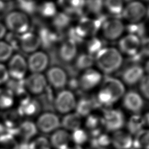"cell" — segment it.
I'll list each match as a JSON object with an SVG mask.
<instances>
[{"label": "cell", "mask_w": 149, "mask_h": 149, "mask_svg": "<svg viewBox=\"0 0 149 149\" xmlns=\"http://www.w3.org/2000/svg\"><path fill=\"white\" fill-rule=\"evenodd\" d=\"M125 94V88L123 83L116 78L108 76L104 79L96 99L100 107L107 109L118 101Z\"/></svg>", "instance_id": "obj_1"}, {"label": "cell", "mask_w": 149, "mask_h": 149, "mask_svg": "<svg viewBox=\"0 0 149 149\" xmlns=\"http://www.w3.org/2000/svg\"><path fill=\"white\" fill-rule=\"evenodd\" d=\"M95 62L101 71L110 74L120 68L123 57L119 51L115 48L104 47L95 55Z\"/></svg>", "instance_id": "obj_2"}, {"label": "cell", "mask_w": 149, "mask_h": 149, "mask_svg": "<svg viewBox=\"0 0 149 149\" xmlns=\"http://www.w3.org/2000/svg\"><path fill=\"white\" fill-rule=\"evenodd\" d=\"M30 20L27 15L22 11L14 10L9 12L5 17V26L10 32L23 34L28 31Z\"/></svg>", "instance_id": "obj_3"}, {"label": "cell", "mask_w": 149, "mask_h": 149, "mask_svg": "<svg viewBox=\"0 0 149 149\" xmlns=\"http://www.w3.org/2000/svg\"><path fill=\"white\" fill-rule=\"evenodd\" d=\"M101 117L104 128L108 132L119 130L125 125V115L119 109H104Z\"/></svg>", "instance_id": "obj_4"}, {"label": "cell", "mask_w": 149, "mask_h": 149, "mask_svg": "<svg viewBox=\"0 0 149 149\" xmlns=\"http://www.w3.org/2000/svg\"><path fill=\"white\" fill-rule=\"evenodd\" d=\"M105 20L103 17L98 19L83 17L79 20L74 29L77 36L83 40L86 37L94 36L101 28L102 23Z\"/></svg>", "instance_id": "obj_5"}, {"label": "cell", "mask_w": 149, "mask_h": 149, "mask_svg": "<svg viewBox=\"0 0 149 149\" xmlns=\"http://www.w3.org/2000/svg\"><path fill=\"white\" fill-rule=\"evenodd\" d=\"M147 13L144 3L139 1H132L124 6L122 16L132 24L139 23Z\"/></svg>", "instance_id": "obj_6"}, {"label": "cell", "mask_w": 149, "mask_h": 149, "mask_svg": "<svg viewBox=\"0 0 149 149\" xmlns=\"http://www.w3.org/2000/svg\"><path fill=\"white\" fill-rule=\"evenodd\" d=\"M76 102L74 95L71 91L62 90L55 98V110L61 113H68L75 108Z\"/></svg>", "instance_id": "obj_7"}, {"label": "cell", "mask_w": 149, "mask_h": 149, "mask_svg": "<svg viewBox=\"0 0 149 149\" xmlns=\"http://www.w3.org/2000/svg\"><path fill=\"white\" fill-rule=\"evenodd\" d=\"M9 76L16 80H23L28 69L27 61L20 54H15L10 59L7 68Z\"/></svg>", "instance_id": "obj_8"}, {"label": "cell", "mask_w": 149, "mask_h": 149, "mask_svg": "<svg viewBox=\"0 0 149 149\" xmlns=\"http://www.w3.org/2000/svg\"><path fill=\"white\" fill-rule=\"evenodd\" d=\"M101 27L104 37L111 41L119 38L125 30L123 22L116 17L105 19L102 23Z\"/></svg>", "instance_id": "obj_9"}, {"label": "cell", "mask_w": 149, "mask_h": 149, "mask_svg": "<svg viewBox=\"0 0 149 149\" xmlns=\"http://www.w3.org/2000/svg\"><path fill=\"white\" fill-rule=\"evenodd\" d=\"M36 125L37 130L44 133H53L61 126V120L54 112H44L38 118Z\"/></svg>", "instance_id": "obj_10"}, {"label": "cell", "mask_w": 149, "mask_h": 149, "mask_svg": "<svg viewBox=\"0 0 149 149\" xmlns=\"http://www.w3.org/2000/svg\"><path fill=\"white\" fill-rule=\"evenodd\" d=\"M141 44L140 38L136 35L128 34L123 37L119 42L120 51L130 56H134L138 54Z\"/></svg>", "instance_id": "obj_11"}, {"label": "cell", "mask_w": 149, "mask_h": 149, "mask_svg": "<svg viewBox=\"0 0 149 149\" xmlns=\"http://www.w3.org/2000/svg\"><path fill=\"white\" fill-rule=\"evenodd\" d=\"M102 80L101 74L97 70L89 68L84 71L78 80L79 87L88 91L95 87Z\"/></svg>", "instance_id": "obj_12"}, {"label": "cell", "mask_w": 149, "mask_h": 149, "mask_svg": "<svg viewBox=\"0 0 149 149\" xmlns=\"http://www.w3.org/2000/svg\"><path fill=\"white\" fill-rule=\"evenodd\" d=\"M48 63V56L42 51L32 53L27 61V68L33 73H41L46 69Z\"/></svg>", "instance_id": "obj_13"}, {"label": "cell", "mask_w": 149, "mask_h": 149, "mask_svg": "<svg viewBox=\"0 0 149 149\" xmlns=\"http://www.w3.org/2000/svg\"><path fill=\"white\" fill-rule=\"evenodd\" d=\"M46 79L56 89L63 88L68 83V76L65 71L59 66H52L47 72Z\"/></svg>", "instance_id": "obj_14"}, {"label": "cell", "mask_w": 149, "mask_h": 149, "mask_svg": "<svg viewBox=\"0 0 149 149\" xmlns=\"http://www.w3.org/2000/svg\"><path fill=\"white\" fill-rule=\"evenodd\" d=\"M24 86L31 93L40 95L47 87V79L41 73H32L24 80Z\"/></svg>", "instance_id": "obj_15"}, {"label": "cell", "mask_w": 149, "mask_h": 149, "mask_svg": "<svg viewBox=\"0 0 149 149\" xmlns=\"http://www.w3.org/2000/svg\"><path fill=\"white\" fill-rule=\"evenodd\" d=\"M123 107L133 114H138L144 107V101L140 94L134 91H129L123 95Z\"/></svg>", "instance_id": "obj_16"}, {"label": "cell", "mask_w": 149, "mask_h": 149, "mask_svg": "<svg viewBox=\"0 0 149 149\" xmlns=\"http://www.w3.org/2000/svg\"><path fill=\"white\" fill-rule=\"evenodd\" d=\"M41 111L40 105L38 101L28 96H22L17 110L21 117L34 116Z\"/></svg>", "instance_id": "obj_17"}, {"label": "cell", "mask_w": 149, "mask_h": 149, "mask_svg": "<svg viewBox=\"0 0 149 149\" xmlns=\"http://www.w3.org/2000/svg\"><path fill=\"white\" fill-rule=\"evenodd\" d=\"M41 41L38 36L34 33L26 32L20 35L19 48L26 53H33L40 47Z\"/></svg>", "instance_id": "obj_18"}, {"label": "cell", "mask_w": 149, "mask_h": 149, "mask_svg": "<svg viewBox=\"0 0 149 149\" xmlns=\"http://www.w3.org/2000/svg\"><path fill=\"white\" fill-rule=\"evenodd\" d=\"M37 131L34 123L30 120H25L19 123L14 136L20 138L22 142H29L37 134Z\"/></svg>", "instance_id": "obj_19"}, {"label": "cell", "mask_w": 149, "mask_h": 149, "mask_svg": "<svg viewBox=\"0 0 149 149\" xmlns=\"http://www.w3.org/2000/svg\"><path fill=\"white\" fill-rule=\"evenodd\" d=\"M111 144L115 149H131L133 137L129 132L119 130L113 132L111 137Z\"/></svg>", "instance_id": "obj_20"}, {"label": "cell", "mask_w": 149, "mask_h": 149, "mask_svg": "<svg viewBox=\"0 0 149 149\" xmlns=\"http://www.w3.org/2000/svg\"><path fill=\"white\" fill-rule=\"evenodd\" d=\"M72 141L69 133L64 130L58 129L54 132L51 136L49 143L55 149H67Z\"/></svg>", "instance_id": "obj_21"}, {"label": "cell", "mask_w": 149, "mask_h": 149, "mask_svg": "<svg viewBox=\"0 0 149 149\" xmlns=\"http://www.w3.org/2000/svg\"><path fill=\"white\" fill-rule=\"evenodd\" d=\"M96 98L83 97L76 102V112L80 116H86L95 109L100 108Z\"/></svg>", "instance_id": "obj_22"}, {"label": "cell", "mask_w": 149, "mask_h": 149, "mask_svg": "<svg viewBox=\"0 0 149 149\" xmlns=\"http://www.w3.org/2000/svg\"><path fill=\"white\" fill-rule=\"evenodd\" d=\"M58 53L62 61L66 63L70 62L76 57L77 54V44L69 38L61 43Z\"/></svg>", "instance_id": "obj_23"}, {"label": "cell", "mask_w": 149, "mask_h": 149, "mask_svg": "<svg viewBox=\"0 0 149 149\" xmlns=\"http://www.w3.org/2000/svg\"><path fill=\"white\" fill-rule=\"evenodd\" d=\"M144 76V70L139 65H133L126 68L123 72L122 77L124 83L132 86L139 83Z\"/></svg>", "instance_id": "obj_24"}, {"label": "cell", "mask_w": 149, "mask_h": 149, "mask_svg": "<svg viewBox=\"0 0 149 149\" xmlns=\"http://www.w3.org/2000/svg\"><path fill=\"white\" fill-rule=\"evenodd\" d=\"M58 2L66 14L79 15L85 7L86 0H58Z\"/></svg>", "instance_id": "obj_25"}, {"label": "cell", "mask_w": 149, "mask_h": 149, "mask_svg": "<svg viewBox=\"0 0 149 149\" xmlns=\"http://www.w3.org/2000/svg\"><path fill=\"white\" fill-rule=\"evenodd\" d=\"M85 126L86 132L90 137L100 134L104 128L102 117L95 114H90L87 117Z\"/></svg>", "instance_id": "obj_26"}, {"label": "cell", "mask_w": 149, "mask_h": 149, "mask_svg": "<svg viewBox=\"0 0 149 149\" xmlns=\"http://www.w3.org/2000/svg\"><path fill=\"white\" fill-rule=\"evenodd\" d=\"M82 120L80 116L76 112L68 113L62 118L61 121V126L66 131H73L80 128Z\"/></svg>", "instance_id": "obj_27"}, {"label": "cell", "mask_w": 149, "mask_h": 149, "mask_svg": "<svg viewBox=\"0 0 149 149\" xmlns=\"http://www.w3.org/2000/svg\"><path fill=\"white\" fill-rule=\"evenodd\" d=\"M54 100L51 90L47 87L45 91L41 94L38 99H37L38 101L41 110L44 111V112H52L55 111L54 108Z\"/></svg>", "instance_id": "obj_28"}, {"label": "cell", "mask_w": 149, "mask_h": 149, "mask_svg": "<svg viewBox=\"0 0 149 149\" xmlns=\"http://www.w3.org/2000/svg\"><path fill=\"white\" fill-rule=\"evenodd\" d=\"M127 132L131 135L136 134L137 133L143 129L146 126L143 116L138 114H133L128 120L126 123Z\"/></svg>", "instance_id": "obj_29"}, {"label": "cell", "mask_w": 149, "mask_h": 149, "mask_svg": "<svg viewBox=\"0 0 149 149\" xmlns=\"http://www.w3.org/2000/svg\"><path fill=\"white\" fill-rule=\"evenodd\" d=\"M148 130L146 129L141 130L134 134L133 139L132 147L134 149H148Z\"/></svg>", "instance_id": "obj_30"}, {"label": "cell", "mask_w": 149, "mask_h": 149, "mask_svg": "<svg viewBox=\"0 0 149 149\" xmlns=\"http://www.w3.org/2000/svg\"><path fill=\"white\" fill-rule=\"evenodd\" d=\"M19 143L16 137L6 132L0 134V149H19Z\"/></svg>", "instance_id": "obj_31"}, {"label": "cell", "mask_w": 149, "mask_h": 149, "mask_svg": "<svg viewBox=\"0 0 149 149\" xmlns=\"http://www.w3.org/2000/svg\"><path fill=\"white\" fill-rule=\"evenodd\" d=\"M103 5L111 14L116 17L121 16L124 8L123 0H104Z\"/></svg>", "instance_id": "obj_32"}, {"label": "cell", "mask_w": 149, "mask_h": 149, "mask_svg": "<svg viewBox=\"0 0 149 149\" xmlns=\"http://www.w3.org/2000/svg\"><path fill=\"white\" fill-rule=\"evenodd\" d=\"M90 144L93 149H105L111 144V137L102 132L97 136L91 137Z\"/></svg>", "instance_id": "obj_33"}, {"label": "cell", "mask_w": 149, "mask_h": 149, "mask_svg": "<svg viewBox=\"0 0 149 149\" xmlns=\"http://www.w3.org/2000/svg\"><path fill=\"white\" fill-rule=\"evenodd\" d=\"M41 41V45L47 48L50 47L54 44L58 39L55 33L51 31L50 30L43 28L40 30L39 35H38Z\"/></svg>", "instance_id": "obj_34"}, {"label": "cell", "mask_w": 149, "mask_h": 149, "mask_svg": "<svg viewBox=\"0 0 149 149\" xmlns=\"http://www.w3.org/2000/svg\"><path fill=\"white\" fill-rule=\"evenodd\" d=\"M14 103V94L8 88H0V109L10 108Z\"/></svg>", "instance_id": "obj_35"}, {"label": "cell", "mask_w": 149, "mask_h": 149, "mask_svg": "<svg viewBox=\"0 0 149 149\" xmlns=\"http://www.w3.org/2000/svg\"><path fill=\"white\" fill-rule=\"evenodd\" d=\"M40 13L45 17H53L56 13V7L55 4L49 1L41 3L38 7Z\"/></svg>", "instance_id": "obj_36"}, {"label": "cell", "mask_w": 149, "mask_h": 149, "mask_svg": "<svg viewBox=\"0 0 149 149\" xmlns=\"http://www.w3.org/2000/svg\"><path fill=\"white\" fill-rule=\"evenodd\" d=\"M53 25L54 27L61 30L66 28L70 23V18L66 13H58L53 17Z\"/></svg>", "instance_id": "obj_37"}, {"label": "cell", "mask_w": 149, "mask_h": 149, "mask_svg": "<svg viewBox=\"0 0 149 149\" xmlns=\"http://www.w3.org/2000/svg\"><path fill=\"white\" fill-rule=\"evenodd\" d=\"M94 59L92 55L88 54H82L79 55L76 61V66L79 70H86L91 68Z\"/></svg>", "instance_id": "obj_38"}, {"label": "cell", "mask_w": 149, "mask_h": 149, "mask_svg": "<svg viewBox=\"0 0 149 149\" xmlns=\"http://www.w3.org/2000/svg\"><path fill=\"white\" fill-rule=\"evenodd\" d=\"M29 149H51V146L45 137L38 136L29 141Z\"/></svg>", "instance_id": "obj_39"}, {"label": "cell", "mask_w": 149, "mask_h": 149, "mask_svg": "<svg viewBox=\"0 0 149 149\" xmlns=\"http://www.w3.org/2000/svg\"><path fill=\"white\" fill-rule=\"evenodd\" d=\"M71 140L73 141L74 144L81 146L88 140L89 136L86 130L79 128L73 131L70 134Z\"/></svg>", "instance_id": "obj_40"}, {"label": "cell", "mask_w": 149, "mask_h": 149, "mask_svg": "<svg viewBox=\"0 0 149 149\" xmlns=\"http://www.w3.org/2000/svg\"><path fill=\"white\" fill-rule=\"evenodd\" d=\"M13 49L6 41H0V62L6 61L12 55Z\"/></svg>", "instance_id": "obj_41"}, {"label": "cell", "mask_w": 149, "mask_h": 149, "mask_svg": "<svg viewBox=\"0 0 149 149\" xmlns=\"http://www.w3.org/2000/svg\"><path fill=\"white\" fill-rule=\"evenodd\" d=\"M102 42L96 37H93L91 39L87 44V50L88 54L93 56L96 55L102 48Z\"/></svg>", "instance_id": "obj_42"}, {"label": "cell", "mask_w": 149, "mask_h": 149, "mask_svg": "<svg viewBox=\"0 0 149 149\" xmlns=\"http://www.w3.org/2000/svg\"><path fill=\"white\" fill-rule=\"evenodd\" d=\"M19 5L25 13H32L36 9V4L33 0H19Z\"/></svg>", "instance_id": "obj_43"}, {"label": "cell", "mask_w": 149, "mask_h": 149, "mask_svg": "<svg viewBox=\"0 0 149 149\" xmlns=\"http://www.w3.org/2000/svg\"><path fill=\"white\" fill-rule=\"evenodd\" d=\"M85 6L93 13H99L103 6L102 0H87L86 1Z\"/></svg>", "instance_id": "obj_44"}, {"label": "cell", "mask_w": 149, "mask_h": 149, "mask_svg": "<svg viewBox=\"0 0 149 149\" xmlns=\"http://www.w3.org/2000/svg\"><path fill=\"white\" fill-rule=\"evenodd\" d=\"M139 90L142 96L146 99L148 98V75H144L139 81Z\"/></svg>", "instance_id": "obj_45"}, {"label": "cell", "mask_w": 149, "mask_h": 149, "mask_svg": "<svg viewBox=\"0 0 149 149\" xmlns=\"http://www.w3.org/2000/svg\"><path fill=\"white\" fill-rule=\"evenodd\" d=\"M5 37L6 40V42L11 46L13 49L19 48L20 35L10 32L9 33H6Z\"/></svg>", "instance_id": "obj_46"}, {"label": "cell", "mask_w": 149, "mask_h": 149, "mask_svg": "<svg viewBox=\"0 0 149 149\" xmlns=\"http://www.w3.org/2000/svg\"><path fill=\"white\" fill-rule=\"evenodd\" d=\"M9 76L7 68L0 63V85L9 80Z\"/></svg>", "instance_id": "obj_47"}, {"label": "cell", "mask_w": 149, "mask_h": 149, "mask_svg": "<svg viewBox=\"0 0 149 149\" xmlns=\"http://www.w3.org/2000/svg\"><path fill=\"white\" fill-rule=\"evenodd\" d=\"M6 33V27L5 25L0 23V40L5 37Z\"/></svg>", "instance_id": "obj_48"}, {"label": "cell", "mask_w": 149, "mask_h": 149, "mask_svg": "<svg viewBox=\"0 0 149 149\" xmlns=\"http://www.w3.org/2000/svg\"><path fill=\"white\" fill-rule=\"evenodd\" d=\"M67 149H83V148L80 146L73 144V146H70Z\"/></svg>", "instance_id": "obj_49"}, {"label": "cell", "mask_w": 149, "mask_h": 149, "mask_svg": "<svg viewBox=\"0 0 149 149\" xmlns=\"http://www.w3.org/2000/svg\"><path fill=\"white\" fill-rule=\"evenodd\" d=\"M3 1H9V0H3Z\"/></svg>", "instance_id": "obj_50"}, {"label": "cell", "mask_w": 149, "mask_h": 149, "mask_svg": "<svg viewBox=\"0 0 149 149\" xmlns=\"http://www.w3.org/2000/svg\"><path fill=\"white\" fill-rule=\"evenodd\" d=\"M144 1H147L148 0H144Z\"/></svg>", "instance_id": "obj_51"}]
</instances>
